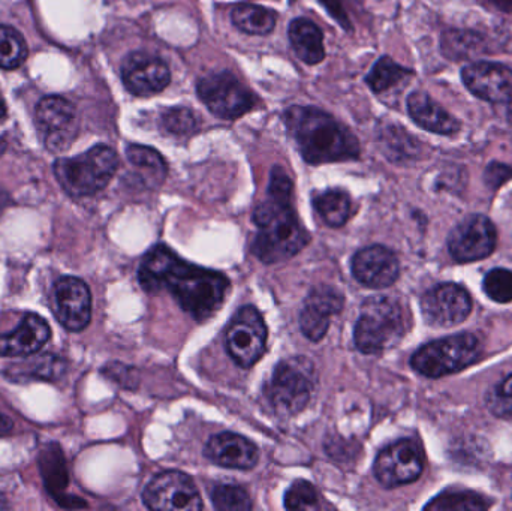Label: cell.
Listing matches in <instances>:
<instances>
[{
    "label": "cell",
    "instance_id": "cell-19",
    "mask_svg": "<svg viewBox=\"0 0 512 511\" xmlns=\"http://www.w3.org/2000/svg\"><path fill=\"white\" fill-rule=\"evenodd\" d=\"M352 275L369 288H387L399 279L400 264L396 254L381 245L361 249L352 258Z\"/></svg>",
    "mask_w": 512,
    "mask_h": 511
},
{
    "label": "cell",
    "instance_id": "cell-8",
    "mask_svg": "<svg viewBox=\"0 0 512 511\" xmlns=\"http://www.w3.org/2000/svg\"><path fill=\"white\" fill-rule=\"evenodd\" d=\"M268 330L261 312L243 306L234 315L225 335L228 354L240 368H252L267 350Z\"/></svg>",
    "mask_w": 512,
    "mask_h": 511
},
{
    "label": "cell",
    "instance_id": "cell-6",
    "mask_svg": "<svg viewBox=\"0 0 512 511\" xmlns=\"http://www.w3.org/2000/svg\"><path fill=\"white\" fill-rule=\"evenodd\" d=\"M483 347L472 333L429 342L412 356L411 366L423 377L442 378L469 368L480 360Z\"/></svg>",
    "mask_w": 512,
    "mask_h": 511
},
{
    "label": "cell",
    "instance_id": "cell-10",
    "mask_svg": "<svg viewBox=\"0 0 512 511\" xmlns=\"http://www.w3.org/2000/svg\"><path fill=\"white\" fill-rule=\"evenodd\" d=\"M143 503L156 511H198L203 500L194 480L182 471L156 474L143 491Z\"/></svg>",
    "mask_w": 512,
    "mask_h": 511
},
{
    "label": "cell",
    "instance_id": "cell-44",
    "mask_svg": "<svg viewBox=\"0 0 512 511\" xmlns=\"http://www.w3.org/2000/svg\"><path fill=\"white\" fill-rule=\"evenodd\" d=\"M6 116L5 102H3L2 96H0V120Z\"/></svg>",
    "mask_w": 512,
    "mask_h": 511
},
{
    "label": "cell",
    "instance_id": "cell-5",
    "mask_svg": "<svg viewBox=\"0 0 512 511\" xmlns=\"http://www.w3.org/2000/svg\"><path fill=\"white\" fill-rule=\"evenodd\" d=\"M117 168V153L105 144H98L74 158L54 162L57 182L72 197H89L102 191L113 179Z\"/></svg>",
    "mask_w": 512,
    "mask_h": 511
},
{
    "label": "cell",
    "instance_id": "cell-21",
    "mask_svg": "<svg viewBox=\"0 0 512 511\" xmlns=\"http://www.w3.org/2000/svg\"><path fill=\"white\" fill-rule=\"evenodd\" d=\"M204 455L213 464L231 470H251L258 462V449L248 438L233 432L213 435L206 444Z\"/></svg>",
    "mask_w": 512,
    "mask_h": 511
},
{
    "label": "cell",
    "instance_id": "cell-17",
    "mask_svg": "<svg viewBox=\"0 0 512 511\" xmlns=\"http://www.w3.org/2000/svg\"><path fill=\"white\" fill-rule=\"evenodd\" d=\"M466 89L492 104L512 101V69L502 63L472 62L462 69Z\"/></svg>",
    "mask_w": 512,
    "mask_h": 511
},
{
    "label": "cell",
    "instance_id": "cell-24",
    "mask_svg": "<svg viewBox=\"0 0 512 511\" xmlns=\"http://www.w3.org/2000/svg\"><path fill=\"white\" fill-rule=\"evenodd\" d=\"M66 372L65 360L53 354L30 357L23 363L8 366L6 377L9 381H56Z\"/></svg>",
    "mask_w": 512,
    "mask_h": 511
},
{
    "label": "cell",
    "instance_id": "cell-11",
    "mask_svg": "<svg viewBox=\"0 0 512 511\" xmlns=\"http://www.w3.org/2000/svg\"><path fill=\"white\" fill-rule=\"evenodd\" d=\"M36 126L50 152H63L78 134V113L63 96H47L39 101L35 113Z\"/></svg>",
    "mask_w": 512,
    "mask_h": 511
},
{
    "label": "cell",
    "instance_id": "cell-28",
    "mask_svg": "<svg viewBox=\"0 0 512 511\" xmlns=\"http://www.w3.org/2000/svg\"><path fill=\"white\" fill-rule=\"evenodd\" d=\"M126 156L135 168L143 171L149 185H162L167 176V162L155 149L141 144H131L126 149Z\"/></svg>",
    "mask_w": 512,
    "mask_h": 511
},
{
    "label": "cell",
    "instance_id": "cell-2",
    "mask_svg": "<svg viewBox=\"0 0 512 511\" xmlns=\"http://www.w3.org/2000/svg\"><path fill=\"white\" fill-rule=\"evenodd\" d=\"M258 227L252 251L262 263L274 264L295 257L309 243V233L292 207V180L274 167L268 183V200L256 206Z\"/></svg>",
    "mask_w": 512,
    "mask_h": 511
},
{
    "label": "cell",
    "instance_id": "cell-34",
    "mask_svg": "<svg viewBox=\"0 0 512 511\" xmlns=\"http://www.w3.org/2000/svg\"><path fill=\"white\" fill-rule=\"evenodd\" d=\"M159 123L167 134L179 135V137L194 134L198 129L197 116L188 107L167 108L162 111Z\"/></svg>",
    "mask_w": 512,
    "mask_h": 511
},
{
    "label": "cell",
    "instance_id": "cell-35",
    "mask_svg": "<svg viewBox=\"0 0 512 511\" xmlns=\"http://www.w3.org/2000/svg\"><path fill=\"white\" fill-rule=\"evenodd\" d=\"M212 503L215 509L221 511H248L254 507L248 491L237 485H222L213 489Z\"/></svg>",
    "mask_w": 512,
    "mask_h": 511
},
{
    "label": "cell",
    "instance_id": "cell-39",
    "mask_svg": "<svg viewBox=\"0 0 512 511\" xmlns=\"http://www.w3.org/2000/svg\"><path fill=\"white\" fill-rule=\"evenodd\" d=\"M511 179V165L502 164V162H490L486 167V171H484V182H486L487 188L490 189L501 188L502 185H505Z\"/></svg>",
    "mask_w": 512,
    "mask_h": 511
},
{
    "label": "cell",
    "instance_id": "cell-20",
    "mask_svg": "<svg viewBox=\"0 0 512 511\" xmlns=\"http://www.w3.org/2000/svg\"><path fill=\"white\" fill-rule=\"evenodd\" d=\"M51 329L38 314H26L9 333L0 335V356L29 357L50 341Z\"/></svg>",
    "mask_w": 512,
    "mask_h": 511
},
{
    "label": "cell",
    "instance_id": "cell-31",
    "mask_svg": "<svg viewBox=\"0 0 512 511\" xmlns=\"http://www.w3.org/2000/svg\"><path fill=\"white\" fill-rule=\"evenodd\" d=\"M414 74L411 69L394 62L391 57L384 56L378 60L370 69L366 77V83L375 93H382L391 87L397 86L400 81L405 80L409 75Z\"/></svg>",
    "mask_w": 512,
    "mask_h": 511
},
{
    "label": "cell",
    "instance_id": "cell-4",
    "mask_svg": "<svg viewBox=\"0 0 512 511\" xmlns=\"http://www.w3.org/2000/svg\"><path fill=\"white\" fill-rule=\"evenodd\" d=\"M406 333L402 306L391 297H369L361 306L354 330L355 347L367 356H378L399 344Z\"/></svg>",
    "mask_w": 512,
    "mask_h": 511
},
{
    "label": "cell",
    "instance_id": "cell-29",
    "mask_svg": "<svg viewBox=\"0 0 512 511\" xmlns=\"http://www.w3.org/2000/svg\"><path fill=\"white\" fill-rule=\"evenodd\" d=\"M41 473L45 486L51 495L59 498L60 492L68 485V471H66L65 459H63L60 447L50 444L45 447L41 455Z\"/></svg>",
    "mask_w": 512,
    "mask_h": 511
},
{
    "label": "cell",
    "instance_id": "cell-43",
    "mask_svg": "<svg viewBox=\"0 0 512 511\" xmlns=\"http://www.w3.org/2000/svg\"><path fill=\"white\" fill-rule=\"evenodd\" d=\"M9 504L8 501H6L5 495L0 492V510H8Z\"/></svg>",
    "mask_w": 512,
    "mask_h": 511
},
{
    "label": "cell",
    "instance_id": "cell-18",
    "mask_svg": "<svg viewBox=\"0 0 512 511\" xmlns=\"http://www.w3.org/2000/svg\"><path fill=\"white\" fill-rule=\"evenodd\" d=\"M343 302L342 293L330 285L313 288L301 309L300 327L303 335L310 341H321L330 329L331 317L342 311Z\"/></svg>",
    "mask_w": 512,
    "mask_h": 511
},
{
    "label": "cell",
    "instance_id": "cell-3",
    "mask_svg": "<svg viewBox=\"0 0 512 511\" xmlns=\"http://www.w3.org/2000/svg\"><path fill=\"white\" fill-rule=\"evenodd\" d=\"M285 123L301 156L309 164L349 161L360 155V144L355 135L319 108H288Z\"/></svg>",
    "mask_w": 512,
    "mask_h": 511
},
{
    "label": "cell",
    "instance_id": "cell-42",
    "mask_svg": "<svg viewBox=\"0 0 512 511\" xmlns=\"http://www.w3.org/2000/svg\"><path fill=\"white\" fill-rule=\"evenodd\" d=\"M490 5L504 12H512V0H487Z\"/></svg>",
    "mask_w": 512,
    "mask_h": 511
},
{
    "label": "cell",
    "instance_id": "cell-32",
    "mask_svg": "<svg viewBox=\"0 0 512 511\" xmlns=\"http://www.w3.org/2000/svg\"><path fill=\"white\" fill-rule=\"evenodd\" d=\"M26 41L20 32L9 26H0V68L17 69L26 62Z\"/></svg>",
    "mask_w": 512,
    "mask_h": 511
},
{
    "label": "cell",
    "instance_id": "cell-45",
    "mask_svg": "<svg viewBox=\"0 0 512 511\" xmlns=\"http://www.w3.org/2000/svg\"><path fill=\"white\" fill-rule=\"evenodd\" d=\"M508 122H510V125L512 126V101L510 102V107H508Z\"/></svg>",
    "mask_w": 512,
    "mask_h": 511
},
{
    "label": "cell",
    "instance_id": "cell-27",
    "mask_svg": "<svg viewBox=\"0 0 512 511\" xmlns=\"http://www.w3.org/2000/svg\"><path fill=\"white\" fill-rule=\"evenodd\" d=\"M441 47L448 59L465 60L483 53L486 41L472 30L450 29L442 35Z\"/></svg>",
    "mask_w": 512,
    "mask_h": 511
},
{
    "label": "cell",
    "instance_id": "cell-38",
    "mask_svg": "<svg viewBox=\"0 0 512 511\" xmlns=\"http://www.w3.org/2000/svg\"><path fill=\"white\" fill-rule=\"evenodd\" d=\"M489 408L499 417H512V374L489 395Z\"/></svg>",
    "mask_w": 512,
    "mask_h": 511
},
{
    "label": "cell",
    "instance_id": "cell-1",
    "mask_svg": "<svg viewBox=\"0 0 512 511\" xmlns=\"http://www.w3.org/2000/svg\"><path fill=\"white\" fill-rule=\"evenodd\" d=\"M138 281L146 293L168 291L194 320L212 318L224 305L230 279L224 273L203 269L182 260L167 245H156L138 267Z\"/></svg>",
    "mask_w": 512,
    "mask_h": 511
},
{
    "label": "cell",
    "instance_id": "cell-25",
    "mask_svg": "<svg viewBox=\"0 0 512 511\" xmlns=\"http://www.w3.org/2000/svg\"><path fill=\"white\" fill-rule=\"evenodd\" d=\"M231 21L237 29L248 35L264 36L273 32L277 17L276 12L265 6L242 3L234 6L231 11Z\"/></svg>",
    "mask_w": 512,
    "mask_h": 511
},
{
    "label": "cell",
    "instance_id": "cell-37",
    "mask_svg": "<svg viewBox=\"0 0 512 511\" xmlns=\"http://www.w3.org/2000/svg\"><path fill=\"white\" fill-rule=\"evenodd\" d=\"M484 293L498 303L512 302V272L507 269H493L483 281Z\"/></svg>",
    "mask_w": 512,
    "mask_h": 511
},
{
    "label": "cell",
    "instance_id": "cell-13",
    "mask_svg": "<svg viewBox=\"0 0 512 511\" xmlns=\"http://www.w3.org/2000/svg\"><path fill=\"white\" fill-rule=\"evenodd\" d=\"M495 224L484 215L463 219L448 237V251L457 263H474L489 257L496 248Z\"/></svg>",
    "mask_w": 512,
    "mask_h": 511
},
{
    "label": "cell",
    "instance_id": "cell-22",
    "mask_svg": "<svg viewBox=\"0 0 512 511\" xmlns=\"http://www.w3.org/2000/svg\"><path fill=\"white\" fill-rule=\"evenodd\" d=\"M406 105L411 119L424 131L438 135H453L462 128L459 120L439 105L429 93L421 90L412 92Z\"/></svg>",
    "mask_w": 512,
    "mask_h": 511
},
{
    "label": "cell",
    "instance_id": "cell-15",
    "mask_svg": "<svg viewBox=\"0 0 512 511\" xmlns=\"http://www.w3.org/2000/svg\"><path fill=\"white\" fill-rule=\"evenodd\" d=\"M53 311L69 332H83L92 318V294L86 282L63 276L54 284Z\"/></svg>",
    "mask_w": 512,
    "mask_h": 511
},
{
    "label": "cell",
    "instance_id": "cell-16",
    "mask_svg": "<svg viewBox=\"0 0 512 511\" xmlns=\"http://www.w3.org/2000/svg\"><path fill=\"white\" fill-rule=\"evenodd\" d=\"M122 80L129 93L146 98L167 89L171 72L167 63L158 56L134 51L123 60Z\"/></svg>",
    "mask_w": 512,
    "mask_h": 511
},
{
    "label": "cell",
    "instance_id": "cell-33",
    "mask_svg": "<svg viewBox=\"0 0 512 511\" xmlns=\"http://www.w3.org/2000/svg\"><path fill=\"white\" fill-rule=\"evenodd\" d=\"M490 507L489 501L474 492H445L427 504L432 511H483Z\"/></svg>",
    "mask_w": 512,
    "mask_h": 511
},
{
    "label": "cell",
    "instance_id": "cell-9",
    "mask_svg": "<svg viewBox=\"0 0 512 511\" xmlns=\"http://www.w3.org/2000/svg\"><path fill=\"white\" fill-rule=\"evenodd\" d=\"M197 92L206 107L225 120L243 116L255 104L254 95L230 71L213 72L201 78Z\"/></svg>",
    "mask_w": 512,
    "mask_h": 511
},
{
    "label": "cell",
    "instance_id": "cell-36",
    "mask_svg": "<svg viewBox=\"0 0 512 511\" xmlns=\"http://www.w3.org/2000/svg\"><path fill=\"white\" fill-rule=\"evenodd\" d=\"M319 507L318 492L312 483L297 480L285 494V509L292 511L316 510Z\"/></svg>",
    "mask_w": 512,
    "mask_h": 511
},
{
    "label": "cell",
    "instance_id": "cell-30",
    "mask_svg": "<svg viewBox=\"0 0 512 511\" xmlns=\"http://www.w3.org/2000/svg\"><path fill=\"white\" fill-rule=\"evenodd\" d=\"M379 140L388 158L403 161L417 156L420 143L408 131L396 125H387L379 132Z\"/></svg>",
    "mask_w": 512,
    "mask_h": 511
},
{
    "label": "cell",
    "instance_id": "cell-26",
    "mask_svg": "<svg viewBox=\"0 0 512 511\" xmlns=\"http://www.w3.org/2000/svg\"><path fill=\"white\" fill-rule=\"evenodd\" d=\"M313 206L328 227H343L351 218V197L342 189H328L313 198Z\"/></svg>",
    "mask_w": 512,
    "mask_h": 511
},
{
    "label": "cell",
    "instance_id": "cell-23",
    "mask_svg": "<svg viewBox=\"0 0 512 511\" xmlns=\"http://www.w3.org/2000/svg\"><path fill=\"white\" fill-rule=\"evenodd\" d=\"M289 42L298 59L307 65H318L324 60V35L309 18H295L288 29Z\"/></svg>",
    "mask_w": 512,
    "mask_h": 511
},
{
    "label": "cell",
    "instance_id": "cell-14",
    "mask_svg": "<svg viewBox=\"0 0 512 511\" xmlns=\"http://www.w3.org/2000/svg\"><path fill=\"white\" fill-rule=\"evenodd\" d=\"M421 312L430 326L450 329L471 315L472 299L460 285H436L421 299Z\"/></svg>",
    "mask_w": 512,
    "mask_h": 511
},
{
    "label": "cell",
    "instance_id": "cell-41",
    "mask_svg": "<svg viewBox=\"0 0 512 511\" xmlns=\"http://www.w3.org/2000/svg\"><path fill=\"white\" fill-rule=\"evenodd\" d=\"M12 426H14L12 420L5 414L0 413V435H8L12 431Z\"/></svg>",
    "mask_w": 512,
    "mask_h": 511
},
{
    "label": "cell",
    "instance_id": "cell-12",
    "mask_svg": "<svg viewBox=\"0 0 512 511\" xmlns=\"http://www.w3.org/2000/svg\"><path fill=\"white\" fill-rule=\"evenodd\" d=\"M375 476L385 488L411 485L424 470V453L414 440H400L385 447L375 461Z\"/></svg>",
    "mask_w": 512,
    "mask_h": 511
},
{
    "label": "cell",
    "instance_id": "cell-40",
    "mask_svg": "<svg viewBox=\"0 0 512 511\" xmlns=\"http://www.w3.org/2000/svg\"><path fill=\"white\" fill-rule=\"evenodd\" d=\"M319 2L343 29L351 32V20H349L348 14H346L345 8H343L342 0H319Z\"/></svg>",
    "mask_w": 512,
    "mask_h": 511
},
{
    "label": "cell",
    "instance_id": "cell-7",
    "mask_svg": "<svg viewBox=\"0 0 512 511\" xmlns=\"http://www.w3.org/2000/svg\"><path fill=\"white\" fill-rule=\"evenodd\" d=\"M315 384V366L307 357L283 360L268 383V402L279 416H297L309 404Z\"/></svg>",
    "mask_w": 512,
    "mask_h": 511
},
{
    "label": "cell",
    "instance_id": "cell-46",
    "mask_svg": "<svg viewBox=\"0 0 512 511\" xmlns=\"http://www.w3.org/2000/svg\"><path fill=\"white\" fill-rule=\"evenodd\" d=\"M2 149H3V146H2V144H0V152H2Z\"/></svg>",
    "mask_w": 512,
    "mask_h": 511
}]
</instances>
